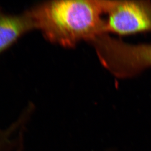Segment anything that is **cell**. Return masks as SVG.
Returning <instances> with one entry per match:
<instances>
[{
  "label": "cell",
  "mask_w": 151,
  "mask_h": 151,
  "mask_svg": "<svg viewBox=\"0 0 151 151\" xmlns=\"http://www.w3.org/2000/svg\"><path fill=\"white\" fill-rule=\"evenodd\" d=\"M36 29L46 39L63 47L82 41L91 43L105 31L101 0L45 1L29 9Z\"/></svg>",
  "instance_id": "obj_1"
},
{
  "label": "cell",
  "mask_w": 151,
  "mask_h": 151,
  "mask_svg": "<svg viewBox=\"0 0 151 151\" xmlns=\"http://www.w3.org/2000/svg\"><path fill=\"white\" fill-rule=\"evenodd\" d=\"M106 33L125 36L151 32V1L101 0Z\"/></svg>",
  "instance_id": "obj_2"
},
{
  "label": "cell",
  "mask_w": 151,
  "mask_h": 151,
  "mask_svg": "<svg viewBox=\"0 0 151 151\" xmlns=\"http://www.w3.org/2000/svg\"><path fill=\"white\" fill-rule=\"evenodd\" d=\"M36 29L29 10L21 14H9L0 9V54L22 36Z\"/></svg>",
  "instance_id": "obj_3"
},
{
  "label": "cell",
  "mask_w": 151,
  "mask_h": 151,
  "mask_svg": "<svg viewBox=\"0 0 151 151\" xmlns=\"http://www.w3.org/2000/svg\"><path fill=\"white\" fill-rule=\"evenodd\" d=\"M13 151H23V142H22L20 144H19Z\"/></svg>",
  "instance_id": "obj_4"
}]
</instances>
